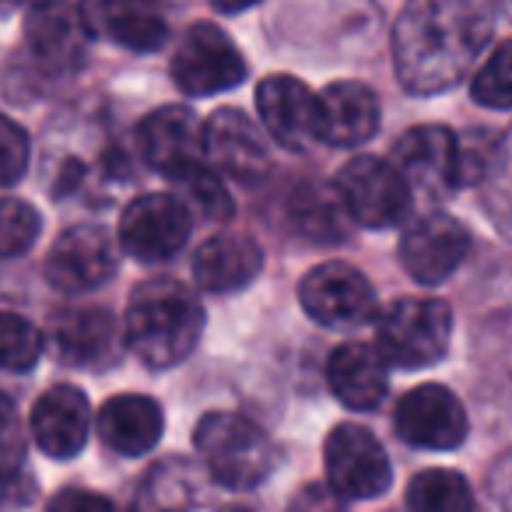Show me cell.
Returning <instances> with one entry per match:
<instances>
[{"label":"cell","instance_id":"30bf717a","mask_svg":"<svg viewBox=\"0 0 512 512\" xmlns=\"http://www.w3.org/2000/svg\"><path fill=\"white\" fill-rule=\"evenodd\" d=\"M193 218L172 193H144L120 214V246L141 264H162L190 239Z\"/></svg>","mask_w":512,"mask_h":512},{"label":"cell","instance_id":"83f0119b","mask_svg":"<svg viewBox=\"0 0 512 512\" xmlns=\"http://www.w3.org/2000/svg\"><path fill=\"white\" fill-rule=\"evenodd\" d=\"M179 186V204L186 207V214L190 218H204V221H228L235 214V204L232 197H228L225 190V179L214 176L207 165H200V169H193L190 176L176 179Z\"/></svg>","mask_w":512,"mask_h":512},{"label":"cell","instance_id":"d4e9b609","mask_svg":"<svg viewBox=\"0 0 512 512\" xmlns=\"http://www.w3.org/2000/svg\"><path fill=\"white\" fill-rule=\"evenodd\" d=\"M88 29H99L113 43L127 46L137 53L162 50L169 43V25L148 8L137 4H102V8H85Z\"/></svg>","mask_w":512,"mask_h":512},{"label":"cell","instance_id":"9c48e42d","mask_svg":"<svg viewBox=\"0 0 512 512\" xmlns=\"http://www.w3.org/2000/svg\"><path fill=\"white\" fill-rule=\"evenodd\" d=\"M386 162L400 172L407 190L425 193V197H446L460 186V137L446 127H411L393 144Z\"/></svg>","mask_w":512,"mask_h":512},{"label":"cell","instance_id":"7a4b0ae2","mask_svg":"<svg viewBox=\"0 0 512 512\" xmlns=\"http://www.w3.org/2000/svg\"><path fill=\"white\" fill-rule=\"evenodd\" d=\"M204 334V309L193 288L176 278H148L134 288L123 313V341L151 369L186 362Z\"/></svg>","mask_w":512,"mask_h":512},{"label":"cell","instance_id":"277c9868","mask_svg":"<svg viewBox=\"0 0 512 512\" xmlns=\"http://www.w3.org/2000/svg\"><path fill=\"white\" fill-rule=\"evenodd\" d=\"M453 309L442 299H400L376 323V355L400 369H425L449 351Z\"/></svg>","mask_w":512,"mask_h":512},{"label":"cell","instance_id":"d6a6232c","mask_svg":"<svg viewBox=\"0 0 512 512\" xmlns=\"http://www.w3.org/2000/svg\"><path fill=\"white\" fill-rule=\"evenodd\" d=\"M32 158L29 134L11 116L0 113V186H11L25 176Z\"/></svg>","mask_w":512,"mask_h":512},{"label":"cell","instance_id":"5bb4252c","mask_svg":"<svg viewBox=\"0 0 512 512\" xmlns=\"http://www.w3.org/2000/svg\"><path fill=\"white\" fill-rule=\"evenodd\" d=\"M393 428L407 446L446 453L467 439V411H463L460 397L449 393L446 386L425 383L400 397L397 411H393Z\"/></svg>","mask_w":512,"mask_h":512},{"label":"cell","instance_id":"f1b7e54d","mask_svg":"<svg viewBox=\"0 0 512 512\" xmlns=\"http://www.w3.org/2000/svg\"><path fill=\"white\" fill-rule=\"evenodd\" d=\"M43 355V334L25 316L0 309V369L29 372Z\"/></svg>","mask_w":512,"mask_h":512},{"label":"cell","instance_id":"d6986e66","mask_svg":"<svg viewBox=\"0 0 512 512\" xmlns=\"http://www.w3.org/2000/svg\"><path fill=\"white\" fill-rule=\"evenodd\" d=\"M137 148L144 162L169 179H183L204 165L200 155V123L190 109L165 106L141 120L137 127Z\"/></svg>","mask_w":512,"mask_h":512},{"label":"cell","instance_id":"7c38bea8","mask_svg":"<svg viewBox=\"0 0 512 512\" xmlns=\"http://www.w3.org/2000/svg\"><path fill=\"white\" fill-rule=\"evenodd\" d=\"M120 253L99 225H74L46 253V281L64 295H85L116 274Z\"/></svg>","mask_w":512,"mask_h":512},{"label":"cell","instance_id":"4316f807","mask_svg":"<svg viewBox=\"0 0 512 512\" xmlns=\"http://www.w3.org/2000/svg\"><path fill=\"white\" fill-rule=\"evenodd\" d=\"M407 512H474V491L456 470H421L407 484Z\"/></svg>","mask_w":512,"mask_h":512},{"label":"cell","instance_id":"4fadbf2b","mask_svg":"<svg viewBox=\"0 0 512 512\" xmlns=\"http://www.w3.org/2000/svg\"><path fill=\"white\" fill-rule=\"evenodd\" d=\"M299 302L309 320L323 327H358L376 309V292L358 267L344 260H327L302 278Z\"/></svg>","mask_w":512,"mask_h":512},{"label":"cell","instance_id":"8992f818","mask_svg":"<svg viewBox=\"0 0 512 512\" xmlns=\"http://www.w3.org/2000/svg\"><path fill=\"white\" fill-rule=\"evenodd\" d=\"M323 463H327V488L341 502H362V498H379L393 484L390 456L379 446V439L362 425H337L327 435L323 446Z\"/></svg>","mask_w":512,"mask_h":512},{"label":"cell","instance_id":"3957f363","mask_svg":"<svg viewBox=\"0 0 512 512\" xmlns=\"http://www.w3.org/2000/svg\"><path fill=\"white\" fill-rule=\"evenodd\" d=\"M204 474L221 491H253L278 467V446L260 425L232 411H211L193 432Z\"/></svg>","mask_w":512,"mask_h":512},{"label":"cell","instance_id":"2e32d148","mask_svg":"<svg viewBox=\"0 0 512 512\" xmlns=\"http://www.w3.org/2000/svg\"><path fill=\"white\" fill-rule=\"evenodd\" d=\"M50 351L74 369H106L120 358V323L109 309L71 306L50 316Z\"/></svg>","mask_w":512,"mask_h":512},{"label":"cell","instance_id":"ffe728a7","mask_svg":"<svg viewBox=\"0 0 512 512\" xmlns=\"http://www.w3.org/2000/svg\"><path fill=\"white\" fill-rule=\"evenodd\" d=\"M29 435L46 456L71 460L92 435V404L78 386H53L32 407Z\"/></svg>","mask_w":512,"mask_h":512},{"label":"cell","instance_id":"e575fe53","mask_svg":"<svg viewBox=\"0 0 512 512\" xmlns=\"http://www.w3.org/2000/svg\"><path fill=\"white\" fill-rule=\"evenodd\" d=\"M288 512H344V502L327 484H302L288 502Z\"/></svg>","mask_w":512,"mask_h":512},{"label":"cell","instance_id":"52a82bcc","mask_svg":"<svg viewBox=\"0 0 512 512\" xmlns=\"http://www.w3.org/2000/svg\"><path fill=\"white\" fill-rule=\"evenodd\" d=\"M172 81L193 99L218 95L246 78V60L239 46L211 22H193L176 43V57L169 64Z\"/></svg>","mask_w":512,"mask_h":512},{"label":"cell","instance_id":"ba28073f","mask_svg":"<svg viewBox=\"0 0 512 512\" xmlns=\"http://www.w3.org/2000/svg\"><path fill=\"white\" fill-rule=\"evenodd\" d=\"M200 155L214 176L235 183H256L271 169L264 130L239 109H218L200 127Z\"/></svg>","mask_w":512,"mask_h":512},{"label":"cell","instance_id":"484cf974","mask_svg":"<svg viewBox=\"0 0 512 512\" xmlns=\"http://www.w3.org/2000/svg\"><path fill=\"white\" fill-rule=\"evenodd\" d=\"M288 221L309 242H341L348 235V214H344L334 186L323 183H302L292 193Z\"/></svg>","mask_w":512,"mask_h":512},{"label":"cell","instance_id":"4dcf8cb0","mask_svg":"<svg viewBox=\"0 0 512 512\" xmlns=\"http://www.w3.org/2000/svg\"><path fill=\"white\" fill-rule=\"evenodd\" d=\"M509 43H498L495 53L484 60V67L474 74V85H470V95L474 102L488 109H509L512 106V74H509Z\"/></svg>","mask_w":512,"mask_h":512},{"label":"cell","instance_id":"7402d4cb","mask_svg":"<svg viewBox=\"0 0 512 512\" xmlns=\"http://www.w3.org/2000/svg\"><path fill=\"white\" fill-rule=\"evenodd\" d=\"M260 267H264V249L239 232L214 235L193 253V281L211 295L239 292L260 274Z\"/></svg>","mask_w":512,"mask_h":512},{"label":"cell","instance_id":"836d02e7","mask_svg":"<svg viewBox=\"0 0 512 512\" xmlns=\"http://www.w3.org/2000/svg\"><path fill=\"white\" fill-rule=\"evenodd\" d=\"M46 512H116V509L106 495H99V491L64 488L60 495H53V502Z\"/></svg>","mask_w":512,"mask_h":512},{"label":"cell","instance_id":"cb8c5ba5","mask_svg":"<svg viewBox=\"0 0 512 512\" xmlns=\"http://www.w3.org/2000/svg\"><path fill=\"white\" fill-rule=\"evenodd\" d=\"M327 383L334 397L351 411H372L390 390V369L369 344H341L330 355Z\"/></svg>","mask_w":512,"mask_h":512},{"label":"cell","instance_id":"9a60e30c","mask_svg":"<svg viewBox=\"0 0 512 512\" xmlns=\"http://www.w3.org/2000/svg\"><path fill=\"white\" fill-rule=\"evenodd\" d=\"M225 495L200 463L169 456L144 474L134 512H232Z\"/></svg>","mask_w":512,"mask_h":512},{"label":"cell","instance_id":"f546056e","mask_svg":"<svg viewBox=\"0 0 512 512\" xmlns=\"http://www.w3.org/2000/svg\"><path fill=\"white\" fill-rule=\"evenodd\" d=\"M39 235V214L32 204L0 197V260L22 256Z\"/></svg>","mask_w":512,"mask_h":512},{"label":"cell","instance_id":"5b68a950","mask_svg":"<svg viewBox=\"0 0 512 512\" xmlns=\"http://www.w3.org/2000/svg\"><path fill=\"white\" fill-rule=\"evenodd\" d=\"M334 193L348 221L362 228H376V232L397 228L411 211V190L386 158H351L337 176Z\"/></svg>","mask_w":512,"mask_h":512},{"label":"cell","instance_id":"603a6c76","mask_svg":"<svg viewBox=\"0 0 512 512\" xmlns=\"http://www.w3.org/2000/svg\"><path fill=\"white\" fill-rule=\"evenodd\" d=\"M162 407L151 397L141 393H120V397L106 400L102 411L95 414V432L113 453L123 456H144L148 449L158 446L162 439Z\"/></svg>","mask_w":512,"mask_h":512},{"label":"cell","instance_id":"ac0fdd59","mask_svg":"<svg viewBox=\"0 0 512 512\" xmlns=\"http://www.w3.org/2000/svg\"><path fill=\"white\" fill-rule=\"evenodd\" d=\"M260 123L278 144L292 151H306L320 141V106L316 95L288 74H271L256 88Z\"/></svg>","mask_w":512,"mask_h":512},{"label":"cell","instance_id":"6da1fadb","mask_svg":"<svg viewBox=\"0 0 512 512\" xmlns=\"http://www.w3.org/2000/svg\"><path fill=\"white\" fill-rule=\"evenodd\" d=\"M491 36L477 0H414L393 25V67L411 95H435L470 71Z\"/></svg>","mask_w":512,"mask_h":512},{"label":"cell","instance_id":"44dd1931","mask_svg":"<svg viewBox=\"0 0 512 512\" xmlns=\"http://www.w3.org/2000/svg\"><path fill=\"white\" fill-rule=\"evenodd\" d=\"M320 106V141L330 148H358L379 130V99L362 81H337L323 95Z\"/></svg>","mask_w":512,"mask_h":512},{"label":"cell","instance_id":"e0dca14e","mask_svg":"<svg viewBox=\"0 0 512 512\" xmlns=\"http://www.w3.org/2000/svg\"><path fill=\"white\" fill-rule=\"evenodd\" d=\"M92 29L85 22V8L71 4H43L25 15V50L32 64L53 74H67L85 60Z\"/></svg>","mask_w":512,"mask_h":512},{"label":"cell","instance_id":"1f68e13d","mask_svg":"<svg viewBox=\"0 0 512 512\" xmlns=\"http://www.w3.org/2000/svg\"><path fill=\"white\" fill-rule=\"evenodd\" d=\"M22 467H25L22 421H18L15 404L0 393V491H8L22 477Z\"/></svg>","mask_w":512,"mask_h":512},{"label":"cell","instance_id":"8fae6325","mask_svg":"<svg viewBox=\"0 0 512 512\" xmlns=\"http://www.w3.org/2000/svg\"><path fill=\"white\" fill-rule=\"evenodd\" d=\"M470 253V232L453 214L428 211L414 218L400 235V264L418 285H442L449 281Z\"/></svg>","mask_w":512,"mask_h":512}]
</instances>
